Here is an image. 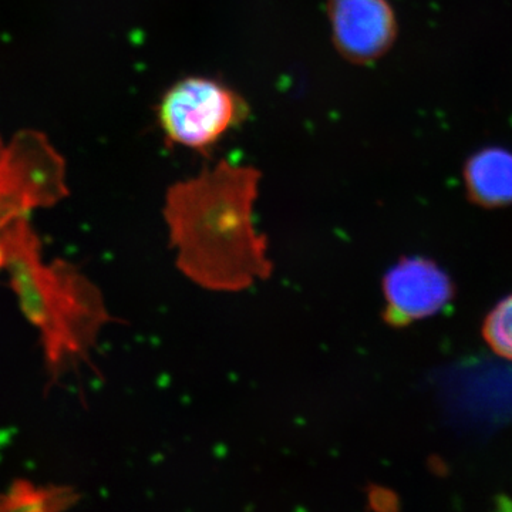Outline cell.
Masks as SVG:
<instances>
[{"label": "cell", "mask_w": 512, "mask_h": 512, "mask_svg": "<svg viewBox=\"0 0 512 512\" xmlns=\"http://www.w3.org/2000/svg\"><path fill=\"white\" fill-rule=\"evenodd\" d=\"M67 195L66 163L45 134L22 130L9 141L0 136V264L10 232Z\"/></svg>", "instance_id": "obj_3"}, {"label": "cell", "mask_w": 512, "mask_h": 512, "mask_svg": "<svg viewBox=\"0 0 512 512\" xmlns=\"http://www.w3.org/2000/svg\"><path fill=\"white\" fill-rule=\"evenodd\" d=\"M484 336L498 355L512 360V296L504 299L488 316Z\"/></svg>", "instance_id": "obj_9"}, {"label": "cell", "mask_w": 512, "mask_h": 512, "mask_svg": "<svg viewBox=\"0 0 512 512\" xmlns=\"http://www.w3.org/2000/svg\"><path fill=\"white\" fill-rule=\"evenodd\" d=\"M0 271L39 332L49 372L60 376L83 362L111 320L100 289L73 265L46 259L29 220L10 232Z\"/></svg>", "instance_id": "obj_2"}, {"label": "cell", "mask_w": 512, "mask_h": 512, "mask_svg": "<svg viewBox=\"0 0 512 512\" xmlns=\"http://www.w3.org/2000/svg\"><path fill=\"white\" fill-rule=\"evenodd\" d=\"M383 291L386 318L396 325L433 315L451 298L447 275L421 258L404 259L393 266L384 276Z\"/></svg>", "instance_id": "obj_6"}, {"label": "cell", "mask_w": 512, "mask_h": 512, "mask_svg": "<svg viewBox=\"0 0 512 512\" xmlns=\"http://www.w3.org/2000/svg\"><path fill=\"white\" fill-rule=\"evenodd\" d=\"M333 42L353 63L384 55L396 37V18L387 0H329Z\"/></svg>", "instance_id": "obj_5"}, {"label": "cell", "mask_w": 512, "mask_h": 512, "mask_svg": "<svg viewBox=\"0 0 512 512\" xmlns=\"http://www.w3.org/2000/svg\"><path fill=\"white\" fill-rule=\"evenodd\" d=\"M259 178L254 167L221 161L171 185L164 221L175 265L192 284L238 293L272 275L268 241L254 221Z\"/></svg>", "instance_id": "obj_1"}, {"label": "cell", "mask_w": 512, "mask_h": 512, "mask_svg": "<svg viewBox=\"0 0 512 512\" xmlns=\"http://www.w3.org/2000/svg\"><path fill=\"white\" fill-rule=\"evenodd\" d=\"M468 192L488 207L512 202V153L504 148H485L468 161Z\"/></svg>", "instance_id": "obj_7"}, {"label": "cell", "mask_w": 512, "mask_h": 512, "mask_svg": "<svg viewBox=\"0 0 512 512\" xmlns=\"http://www.w3.org/2000/svg\"><path fill=\"white\" fill-rule=\"evenodd\" d=\"M245 100L207 77L175 83L161 99L158 121L168 143L207 153L248 116Z\"/></svg>", "instance_id": "obj_4"}, {"label": "cell", "mask_w": 512, "mask_h": 512, "mask_svg": "<svg viewBox=\"0 0 512 512\" xmlns=\"http://www.w3.org/2000/svg\"><path fill=\"white\" fill-rule=\"evenodd\" d=\"M77 494L69 488H46L18 481L0 494V511L67 510L77 503Z\"/></svg>", "instance_id": "obj_8"}]
</instances>
